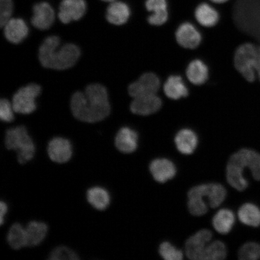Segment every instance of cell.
<instances>
[{
  "mask_svg": "<svg viewBox=\"0 0 260 260\" xmlns=\"http://www.w3.org/2000/svg\"><path fill=\"white\" fill-rule=\"evenodd\" d=\"M159 253L166 260H181L183 253L168 242H162L159 247Z\"/></svg>",
  "mask_w": 260,
  "mask_h": 260,
  "instance_id": "obj_32",
  "label": "cell"
},
{
  "mask_svg": "<svg viewBox=\"0 0 260 260\" xmlns=\"http://www.w3.org/2000/svg\"><path fill=\"white\" fill-rule=\"evenodd\" d=\"M15 13L14 0H0V26L3 28Z\"/></svg>",
  "mask_w": 260,
  "mask_h": 260,
  "instance_id": "obj_33",
  "label": "cell"
},
{
  "mask_svg": "<svg viewBox=\"0 0 260 260\" xmlns=\"http://www.w3.org/2000/svg\"><path fill=\"white\" fill-rule=\"evenodd\" d=\"M60 38L51 36L45 39L39 50V59L49 69L64 70L73 67L80 56V48L74 44L60 47Z\"/></svg>",
  "mask_w": 260,
  "mask_h": 260,
  "instance_id": "obj_2",
  "label": "cell"
},
{
  "mask_svg": "<svg viewBox=\"0 0 260 260\" xmlns=\"http://www.w3.org/2000/svg\"><path fill=\"white\" fill-rule=\"evenodd\" d=\"M226 197V190L222 184L219 183H210L209 193H208V203L213 209L218 207L225 201Z\"/></svg>",
  "mask_w": 260,
  "mask_h": 260,
  "instance_id": "obj_30",
  "label": "cell"
},
{
  "mask_svg": "<svg viewBox=\"0 0 260 260\" xmlns=\"http://www.w3.org/2000/svg\"><path fill=\"white\" fill-rule=\"evenodd\" d=\"M139 144V136L135 130L124 126L120 129L115 137V145L123 153L129 154L136 150Z\"/></svg>",
  "mask_w": 260,
  "mask_h": 260,
  "instance_id": "obj_19",
  "label": "cell"
},
{
  "mask_svg": "<svg viewBox=\"0 0 260 260\" xmlns=\"http://www.w3.org/2000/svg\"><path fill=\"white\" fill-rule=\"evenodd\" d=\"M132 10L123 0H115L107 5L105 14L106 20L116 26L124 25L131 17Z\"/></svg>",
  "mask_w": 260,
  "mask_h": 260,
  "instance_id": "obj_12",
  "label": "cell"
},
{
  "mask_svg": "<svg viewBox=\"0 0 260 260\" xmlns=\"http://www.w3.org/2000/svg\"><path fill=\"white\" fill-rule=\"evenodd\" d=\"M161 107L162 100L157 93L147 94L134 98L130 110L135 115L149 116L158 112Z\"/></svg>",
  "mask_w": 260,
  "mask_h": 260,
  "instance_id": "obj_11",
  "label": "cell"
},
{
  "mask_svg": "<svg viewBox=\"0 0 260 260\" xmlns=\"http://www.w3.org/2000/svg\"><path fill=\"white\" fill-rule=\"evenodd\" d=\"M236 69L249 82L260 81V47L252 43L243 44L234 56Z\"/></svg>",
  "mask_w": 260,
  "mask_h": 260,
  "instance_id": "obj_4",
  "label": "cell"
},
{
  "mask_svg": "<svg viewBox=\"0 0 260 260\" xmlns=\"http://www.w3.org/2000/svg\"><path fill=\"white\" fill-rule=\"evenodd\" d=\"M27 246H36L43 241L48 233V226L44 222L31 221L25 228Z\"/></svg>",
  "mask_w": 260,
  "mask_h": 260,
  "instance_id": "obj_25",
  "label": "cell"
},
{
  "mask_svg": "<svg viewBox=\"0 0 260 260\" xmlns=\"http://www.w3.org/2000/svg\"><path fill=\"white\" fill-rule=\"evenodd\" d=\"M101 1H102L103 2H105L106 3H107V4H108V3L115 1V0H101Z\"/></svg>",
  "mask_w": 260,
  "mask_h": 260,
  "instance_id": "obj_38",
  "label": "cell"
},
{
  "mask_svg": "<svg viewBox=\"0 0 260 260\" xmlns=\"http://www.w3.org/2000/svg\"><path fill=\"white\" fill-rule=\"evenodd\" d=\"M71 109L75 118L81 121L94 123L103 121L111 110L106 87L94 83L87 86L84 92L74 93Z\"/></svg>",
  "mask_w": 260,
  "mask_h": 260,
  "instance_id": "obj_1",
  "label": "cell"
},
{
  "mask_svg": "<svg viewBox=\"0 0 260 260\" xmlns=\"http://www.w3.org/2000/svg\"><path fill=\"white\" fill-rule=\"evenodd\" d=\"M161 87L160 78L154 73L143 74L138 80L130 84L128 92L133 99L147 94L157 93Z\"/></svg>",
  "mask_w": 260,
  "mask_h": 260,
  "instance_id": "obj_9",
  "label": "cell"
},
{
  "mask_svg": "<svg viewBox=\"0 0 260 260\" xmlns=\"http://www.w3.org/2000/svg\"><path fill=\"white\" fill-rule=\"evenodd\" d=\"M14 108L12 104L5 99L0 101V118L5 122H11L14 121Z\"/></svg>",
  "mask_w": 260,
  "mask_h": 260,
  "instance_id": "obj_35",
  "label": "cell"
},
{
  "mask_svg": "<svg viewBox=\"0 0 260 260\" xmlns=\"http://www.w3.org/2000/svg\"><path fill=\"white\" fill-rule=\"evenodd\" d=\"M226 247L222 241L210 242L205 250L203 260H222L226 257Z\"/></svg>",
  "mask_w": 260,
  "mask_h": 260,
  "instance_id": "obj_29",
  "label": "cell"
},
{
  "mask_svg": "<svg viewBox=\"0 0 260 260\" xmlns=\"http://www.w3.org/2000/svg\"><path fill=\"white\" fill-rule=\"evenodd\" d=\"M41 93V87L37 84L31 83L21 87L15 93L12 99L14 112L28 115L37 109L36 99Z\"/></svg>",
  "mask_w": 260,
  "mask_h": 260,
  "instance_id": "obj_6",
  "label": "cell"
},
{
  "mask_svg": "<svg viewBox=\"0 0 260 260\" xmlns=\"http://www.w3.org/2000/svg\"><path fill=\"white\" fill-rule=\"evenodd\" d=\"M175 39L181 47L193 50L201 44L202 36L193 24L184 22L177 29Z\"/></svg>",
  "mask_w": 260,
  "mask_h": 260,
  "instance_id": "obj_13",
  "label": "cell"
},
{
  "mask_svg": "<svg viewBox=\"0 0 260 260\" xmlns=\"http://www.w3.org/2000/svg\"><path fill=\"white\" fill-rule=\"evenodd\" d=\"M186 77L191 84L200 86L207 82L209 71L207 64L200 59L190 61L186 70Z\"/></svg>",
  "mask_w": 260,
  "mask_h": 260,
  "instance_id": "obj_22",
  "label": "cell"
},
{
  "mask_svg": "<svg viewBox=\"0 0 260 260\" xmlns=\"http://www.w3.org/2000/svg\"><path fill=\"white\" fill-rule=\"evenodd\" d=\"M7 240L9 245L14 249H20L27 246L25 229L21 224H14L9 231Z\"/></svg>",
  "mask_w": 260,
  "mask_h": 260,
  "instance_id": "obj_28",
  "label": "cell"
},
{
  "mask_svg": "<svg viewBox=\"0 0 260 260\" xmlns=\"http://www.w3.org/2000/svg\"><path fill=\"white\" fill-rule=\"evenodd\" d=\"M239 258L243 260H255L260 258V245L255 242H248L240 249Z\"/></svg>",
  "mask_w": 260,
  "mask_h": 260,
  "instance_id": "obj_31",
  "label": "cell"
},
{
  "mask_svg": "<svg viewBox=\"0 0 260 260\" xmlns=\"http://www.w3.org/2000/svg\"><path fill=\"white\" fill-rule=\"evenodd\" d=\"M87 199L91 206L99 210L106 209L110 203L109 191L101 187L90 188L87 192Z\"/></svg>",
  "mask_w": 260,
  "mask_h": 260,
  "instance_id": "obj_26",
  "label": "cell"
},
{
  "mask_svg": "<svg viewBox=\"0 0 260 260\" xmlns=\"http://www.w3.org/2000/svg\"><path fill=\"white\" fill-rule=\"evenodd\" d=\"M50 259L59 260V259H70L76 260L79 259L77 253L72 250L65 246L57 247L54 249L50 255Z\"/></svg>",
  "mask_w": 260,
  "mask_h": 260,
  "instance_id": "obj_34",
  "label": "cell"
},
{
  "mask_svg": "<svg viewBox=\"0 0 260 260\" xmlns=\"http://www.w3.org/2000/svg\"><path fill=\"white\" fill-rule=\"evenodd\" d=\"M196 20L205 27H213L219 20V14L216 9L208 3H203L198 5L194 11Z\"/></svg>",
  "mask_w": 260,
  "mask_h": 260,
  "instance_id": "obj_23",
  "label": "cell"
},
{
  "mask_svg": "<svg viewBox=\"0 0 260 260\" xmlns=\"http://www.w3.org/2000/svg\"><path fill=\"white\" fill-rule=\"evenodd\" d=\"M58 20L63 24L81 20L87 12L86 0H60L56 8Z\"/></svg>",
  "mask_w": 260,
  "mask_h": 260,
  "instance_id": "obj_7",
  "label": "cell"
},
{
  "mask_svg": "<svg viewBox=\"0 0 260 260\" xmlns=\"http://www.w3.org/2000/svg\"><path fill=\"white\" fill-rule=\"evenodd\" d=\"M5 145L9 150L18 152V160L25 164L31 160L35 153V145L24 126H18L8 130Z\"/></svg>",
  "mask_w": 260,
  "mask_h": 260,
  "instance_id": "obj_5",
  "label": "cell"
},
{
  "mask_svg": "<svg viewBox=\"0 0 260 260\" xmlns=\"http://www.w3.org/2000/svg\"><path fill=\"white\" fill-rule=\"evenodd\" d=\"M165 95L172 100H178L188 95V89L180 76L173 75L169 77L164 85Z\"/></svg>",
  "mask_w": 260,
  "mask_h": 260,
  "instance_id": "obj_21",
  "label": "cell"
},
{
  "mask_svg": "<svg viewBox=\"0 0 260 260\" xmlns=\"http://www.w3.org/2000/svg\"><path fill=\"white\" fill-rule=\"evenodd\" d=\"M149 171L154 180L164 183L177 174V168L173 162L167 158H156L149 165Z\"/></svg>",
  "mask_w": 260,
  "mask_h": 260,
  "instance_id": "obj_17",
  "label": "cell"
},
{
  "mask_svg": "<svg viewBox=\"0 0 260 260\" xmlns=\"http://www.w3.org/2000/svg\"><path fill=\"white\" fill-rule=\"evenodd\" d=\"M174 141L179 152L184 155H190L197 148L198 138L193 130L184 128L177 133Z\"/></svg>",
  "mask_w": 260,
  "mask_h": 260,
  "instance_id": "obj_20",
  "label": "cell"
},
{
  "mask_svg": "<svg viewBox=\"0 0 260 260\" xmlns=\"http://www.w3.org/2000/svg\"><path fill=\"white\" fill-rule=\"evenodd\" d=\"M212 239V233L209 230L199 231L188 239L185 245L187 257L192 260H203L207 246Z\"/></svg>",
  "mask_w": 260,
  "mask_h": 260,
  "instance_id": "obj_10",
  "label": "cell"
},
{
  "mask_svg": "<svg viewBox=\"0 0 260 260\" xmlns=\"http://www.w3.org/2000/svg\"><path fill=\"white\" fill-rule=\"evenodd\" d=\"M238 216L240 222L245 225L253 227L260 225V210L255 204H243L238 211Z\"/></svg>",
  "mask_w": 260,
  "mask_h": 260,
  "instance_id": "obj_27",
  "label": "cell"
},
{
  "mask_svg": "<svg viewBox=\"0 0 260 260\" xmlns=\"http://www.w3.org/2000/svg\"><path fill=\"white\" fill-rule=\"evenodd\" d=\"M212 222L216 232L222 235H226L235 225V214L230 209H220L214 216Z\"/></svg>",
  "mask_w": 260,
  "mask_h": 260,
  "instance_id": "obj_24",
  "label": "cell"
},
{
  "mask_svg": "<svg viewBox=\"0 0 260 260\" xmlns=\"http://www.w3.org/2000/svg\"><path fill=\"white\" fill-rule=\"evenodd\" d=\"M145 8L151 14L148 17L149 24L161 26L169 19L167 0H146Z\"/></svg>",
  "mask_w": 260,
  "mask_h": 260,
  "instance_id": "obj_18",
  "label": "cell"
},
{
  "mask_svg": "<svg viewBox=\"0 0 260 260\" xmlns=\"http://www.w3.org/2000/svg\"><path fill=\"white\" fill-rule=\"evenodd\" d=\"M211 2L217 3V4H222V3H226L229 0H210Z\"/></svg>",
  "mask_w": 260,
  "mask_h": 260,
  "instance_id": "obj_37",
  "label": "cell"
},
{
  "mask_svg": "<svg viewBox=\"0 0 260 260\" xmlns=\"http://www.w3.org/2000/svg\"><path fill=\"white\" fill-rule=\"evenodd\" d=\"M246 168L251 172L255 180H260V154L252 149H240L228 162V183L237 190L243 191L248 186V181L244 176V171Z\"/></svg>",
  "mask_w": 260,
  "mask_h": 260,
  "instance_id": "obj_3",
  "label": "cell"
},
{
  "mask_svg": "<svg viewBox=\"0 0 260 260\" xmlns=\"http://www.w3.org/2000/svg\"><path fill=\"white\" fill-rule=\"evenodd\" d=\"M8 210V207L7 204L6 203L3 202L2 201L1 205H0V210H1V219H0V223H1V225H3V223H4L5 217L7 214Z\"/></svg>",
  "mask_w": 260,
  "mask_h": 260,
  "instance_id": "obj_36",
  "label": "cell"
},
{
  "mask_svg": "<svg viewBox=\"0 0 260 260\" xmlns=\"http://www.w3.org/2000/svg\"><path fill=\"white\" fill-rule=\"evenodd\" d=\"M31 15V24L38 30H47L56 21L57 11L50 3L42 0L32 5Z\"/></svg>",
  "mask_w": 260,
  "mask_h": 260,
  "instance_id": "obj_8",
  "label": "cell"
},
{
  "mask_svg": "<svg viewBox=\"0 0 260 260\" xmlns=\"http://www.w3.org/2000/svg\"><path fill=\"white\" fill-rule=\"evenodd\" d=\"M3 28L6 40L15 44H20L29 32L27 22L19 16L12 18Z\"/></svg>",
  "mask_w": 260,
  "mask_h": 260,
  "instance_id": "obj_16",
  "label": "cell"
},
{
  "mask_svg": "<svg viewBox=\"0 0 260 260\" xmlns=\"http://www.w3.org/2000/svg\"><path fill=\"white\" fill-rule=\"evenodd\" d=\"M208 187V184H200L188 191V209L192 215L201 216L207 213L208 206L204 198L207 197Z\"/></svg>",
  "mask_w": 260,
  "mask_h": 260,
  "instance_id": "obj_14",
  "label": "cell"
},
{
  "mask_svg": "<svg viewBox=\"0 0 260 260\" xmlns=\"http://www.w3.org/2000/svg\"><path fill=\"white\" fill-rule=\"evenodd\" d=\"M48 153L51 160L58 164H64L69 161L72 157V144L67 139L54 138L49 142Z\"/></svg>",
  "mask_w": 260,
  "mask_h": 260,
  "instance_id": "obj_15",
  "label": "cell"
}]
</instances>
